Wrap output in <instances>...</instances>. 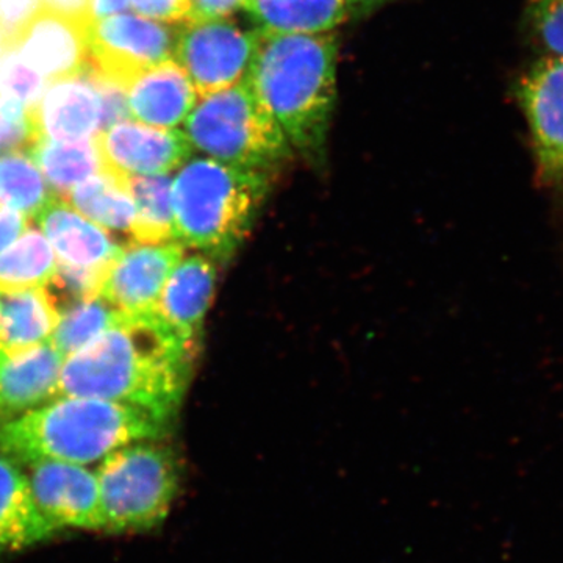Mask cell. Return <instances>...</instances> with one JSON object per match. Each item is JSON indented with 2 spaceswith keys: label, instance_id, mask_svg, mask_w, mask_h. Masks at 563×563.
Returning a JSON list of instances; mask_svg holds the SVG:
<instances>
[{
  "label": "cell",
  "instance_id": "33",
  "mask_svg": "<svg viewBox=\"0 0 563 563\" xmlns=\"http://www.w3.org/2000/svg\"><path fill=\"white\" fill-rule=\"evenodd\" d=\"M132 9L151 20L184 24L190 0H131Z\"/></svg>",
  "mask_w": 563,
  "mask_h": 563
},
{
  "label": "cell",
  "instance_id": "8",
  "mask_svg": "<svg viewBox=\"0 0 563 563\" xmlns=\"http://www.w3.org/2000/svg\"><path fill=\"white\" fill-rule=\"evenodd\" d=\"M176 24L140 14H117L87 27L90 69L103 79L128 87L141 70L173 60Z\"/></svg>",
  "mask_w": 563,
  "mask_h": 563
},
{
  "label": "cell",
  "instance_id": "3",
  "mask_svg": "<svg viewBox=\"0 0 563 563\" xmlns=\"http://www.w3.org/2000/svg\"><path fill=\"white\" fill-rule=\"evenodd\" d=\"M172 428L129 404L58 396L0 424V455L20 465L55 461L87 466L125 444L165 439Z\"/></svg>",
  "mask_w": 563,
  "mask_h": 563
},
{
  "label": "cell",
  "instance_id": "27",
  "mask_svg": "<svg viewBox=\"0 0 563 563\" xmlns=\"http://www.w3.org/2000/svg\"><path fill=\"white\" fill-rule=\"evenodd\" d=\"M54 192L27 152L0 155V207L36 218Z\"/></svg>",
  "mask_w": 563,
  "mask_h": 563
},
{
  "label": "cell",
  "instance_id": "34",
  "mask_svg": "<svg viewBox=\"0 0 563 563\" xmlns=\"http://www.w3.org/2000/svg\"><path fill=\"white\" fill-rule=\"evenodd\" d=\"M244 5L246 0H190L185 22L228 20Z\"/></svg>",
  "mask_w": 563,
  "mask_h": 563
},
{
  "label": "cell",
  "instance_id": "22",
  "mask_svg": "<svg viewBox=\"0 0 563 563\" xmlns=\"http://www.w3.org/2000/svg\"><path fill=\"white\" fill-rule=\"evenodd\" d=\"M66 202L107 232L132 233L135 202L129 176L102 172L92 174L65 196Z\"/></svg>",
  "mask_w": 563,
  "mask_h": 563
},
{
  "label": "cell",
  "instance_id": "5",
  "mask_svg": "<svg viewBox=\"0 0 563 563\" xmlns=\"http://www.w3.org/2000/svg\"><path fill=\"white\" fill-rule=\"evenodd\" d=\"M192 151L235 168L274 176L291 146L246 80L198 99L184 122Z\"/></svg>",
  "mask_w": 563,
  "mask_h": 563
},
{
  "label": "cell",
  "instance_id": "10",
  "mask_svg": "<svg viewBox=\"0 0 563 563\" xmlns=\"http://www.w3.org/2000/svg\"><path fill=\"white\" fill-rule=\"evenodd\" d=\"M540 180L563 187V58L544 55L518 85Z\"/></svg>",
  "mask_w": 563,
  "mask_h": 563
},
{
  "label": "cell",
  "instance_id": "36",
  "mask_svg": "<svg viewBox=\"0 0 563 563\" xmlns=\"http://www.w3.org/2000/svg\"><path fill=\"white\" fill-rule=\"evenodd\" d=\"M44 10L62 14L81 24H90V0H41Z\"/></svg>",
  "mask_w": 563,
  "mask_h": 563
},
{
  "label": "cell",
  "instance_id": "23",
  "mask_svg": "<svg viewBox=\"0 0 563 563\" xmlns=\"http://www.w3.org/2000/svg\"><path fill=\"white\" fill-rule=\"evenodd\" d=\"M27 154L38 166L51 191L58 198H65L80 181L103 169L95 140L66 143L40 139Z\"/></svg>",
  "mask_w": 563,
  "mask_h": 563
},
{
  "label": "cell",
  "instance_id": "32",
  "mask_svg": "<svg viewBox=\"0 0 563 563\" xmlns=\"http://www.w3.org/2000/svg\"><path fill=\"white\" fill-rule=\"evenodd\" d=\"M91 74L95 77L96 85H98L99 96H101V132H103L110 129L111 125L131 117L128 91H125V87L117 84V81L103 79L92 70Z\"/></svg>",
  "mask_w": 563,
  "mask_h": 563
},
{
  "label": "cell",
  "instance_id": "25",
  "mask_svg": "<svg viewBox=\"0 0 563 563\" xmlns=\"http://www.w3.org/2000/svg\"><path fill=\"white\" fill-rule=\"evenodd\" d=\"M135 220L132 225V242L158 244L177 242L174 228L173 177L161 176L129 177Z\"/></svg>",
  "mask_w": 563,
  "mask_h": 563
},
{
  "label": "cell",
  "instance_id": "35",
  "mask_svg": "<svg viewBox=\"0 0 563 563\" xmlns=\"http://www.w3.org/2000/svg\"><path fill=\"white\" fill-rule=\"evenodd\" d=\"M29 222H31V218L20 211L0 207V252L20 239L22 232L29 228Z\"/></svg>",
  "mask_w": 563,
  "mask_h": 563
},
{
  "label": "cell",
  "instance_id": "1",
  "mask_svg": "<svg viewBox=\"0 0 563 563\" xmlns=\"http://www.w3.org/2000/svg\"><path fill=\"white\" fill-rule=\"evenodd\" d=\"M198 354L157 312L124 313L99 339L65 358L57 398L129 404L174 424Z\"/></svg>",
  "mask_w": 563,
  "mask_h": 563
},
{
  "label": "cell",
  "instance_id": "21",
  "mask_svg": "<svg viewBox=\"0 0 563 563\" xmlns=\"http://www.w3.org/2000/svg\"><path fill=\"white\" fill-rule=\"evenodd\" d=\"M255 29L269 33H325L350 14L347 0H246Z\"/></svg>",
  "mask_w": 563,
  "mask_h": 563
},
{
  "label": "cell",
  "instance_id": "39",
  "mask_svg": "<svg viewBox=\"0 0 563 563\" xmlns=\"http://www.w3.org/2000/svg\"><path fill=\"white\" fill-rule=\"evenodd\" d=\"M7 51L5 36H3L2 29H0V60H2L3 54Z\"/></svg>",
  "mask_w": 563,
  "mask_h": 563
},
{
  "label": "cell",
  "instance_id": "38",
  "mask_svg": "<svg viewBox=\"0 0 563 563\" xmlns=\"http://www.w3.org/2000/svg\"><path fill=\"white\" fill-rule=\"evenodd\" d=\"M387 2V0H347L350 3V13H368L379 7L380 3Z\"/></svg>",
  "mask_w": 563,
  "mask_h": 563
},
{
  "label": "cell",
  "instance_id": "20",
  "mask_svg": "<svg viewBox=\"0 0 563 563\" xmlns=\"http://www.w3.org/2000/svg\"><path fill=\"white\" fill-rule=\"evenodd\" d=\"M60 310L46 287L0 295V354H24L51 343Z\"/></svg>",
  "mask_w": 563,
  "mask_h": 563
},
{
  "label": "cell",
  "instance_id": "26",
  "mask_svg": "<svg viewBox=\"0 0 563 563\" xmlns=\"http://www.w3.org/2000/svg\"><path fill=\"white\" fill-rule=\"evenodd\" d=\"M122 317L124 313L102 296L84 299L62 310L51 344L63 358H68L118 324Z\"/></svg>",
  "mask_w": 563,
  "mask_h": 563
},
{
  "label": "cell",
  "instance_id": "11",
  "mask_svg": "<svg viewBox=\"0 0 563 563\" xmlns=\"http://www.w3.org/2000/svg\"><path fill=\"white\" fill-rule=\"evenodd\" d=\"M179 242L122 247L103 279L101 296L125 314L157 312L163 288L181 258Z\"/></svg>",
  "mask_w": 563,
  "mask_h": 563
},
{
  "label": "cell",
  "instance_id": "16",
  "mask_svg": "<svg viewBox=\"0 0 563 563\" xmlns=\"http://www.w3.org/2000/svg\"><path fill=\"white\" fill-rule=\"evenodd\" d=\"M218 263L201 252L184 255L163 288L157 313L188 346L201 350L202 328L214 290Z\"/></svg>",
  "mask_w": 563,
  "mask_h": 563
},
{
  "label": "cell",
  "instance_id": "28",
  "mask_svg": "<svg viewBox=\"0 0 563 563\" xmlns=\"http://www.w3.org/2000/svg\"><path fill=\"white\" fill-rule=\"evenodd\" d=\"M47 81L22 60L16 49H7L0 60V99H9L33 111Z\"/></svg>",
  "mask_w": 563,
  "mask_h": 563
},
{
  "label": "cell",
  "instance_id": "24",
  "mask_svg": "<svg viewBox=\"0 0 563 563\" xmlns=\"http://www.w3.org/2000/svg\"><path fill=\"white\" fill-rule=\"evenodd\" d=\"M57 272L54 250L40 229L29 225L0 252V295L47 287Z\"/></svg>",
  "mask_w": 563,
  "mask_h": 563
},
{
  "label": "cell",
  "instance_id": "12",
  "mask_svg": "<svg viewBox=\"0 0 563 563\" xmlns=\"http://www.w3.org/2000/svg\"><path fill=\"white\" fill-rule=\"evenodd\" d=\"M103 169L124 176H161L179 169L191 157L184 131L121 121L95 139Z\"/></svg>",
  "mask_w": 563,
  "mask_h": 563
},
{
  "label": "cell",
  "instance_id": "4",
  "mask_svg": "<svg viewBox=\"0 0 563 563\" xmlns=\"http://www.w3.org/2000/svg\"><path fill=\"white\" fill-rule=\"evenodd\" d=\"M272 179L213 158H188L173 177L177 242L218 265L228 263L257 221Z\"/></svg>",
  "mask_w": 563,
  "mask_h": 563
},
{
  "label": "cell",
  "instance_id": "19",
  "mask_svg": "<svg viewBox=\"0 0 563 563\" xmlns=\"http://www.w3.org/2000/svg\"><path fill=\"white\" fill-rule=\"evenodd\" d=\"M62 533L40 512L20 463L0 455V555L20 553Z\"/></svg>",
  "mask_w": 563,
  "mask_h": 563
},
{
  "label": "cell",
  "instance_id": "17",
  "mask_svg": "<svg viewBox=\"0 0 563 563\" xmlns=\"http://www.w3.org/2000/svg\"><path fill=\"white\" fill-rule=\"evenodd\" d=\"M129 113L141 124L177 129L198 103V92L176 60L136 74L128 87Z\"/></svg>",
  "mask_w": 563,
  "mask_h": 563
},
{
  "label": "cell",
  "instance_id": "31",
  "mask_svg": "<svg viewBox=\"0 0 563 563\" xmlns=\"http://www.w3.org/2000/svg\"><path fill=\"white\" fill-rule=\"evenodd\" d=\"M40 140L33 117L10 118L0 111V155L10 152H29Z\"/></svg>",
  "mask_w": 563,
  "mask_h": 563
},
{
  "label": "cell",
  "instance_id": "7",
  "mask_svg": "<svg viewBox=\"0 0 563 563\" xmlns=\"http://www.w3.org/2000/svg\"><path fill=\"white\" fill-rule=\"evenodd\" d=\"M257 43V29L244 31L229 20L184 22L177 31L173 60L203 98L246 79Z\"/></svg>",
  "mask_w": 563,
  "mask_h": 563
},
{
  "label": "cell",
  "instance_id": "15",
  "mask_svg": "<svg viewBox=\"0 0 563 563\" xmlns=\"http://www.w3.org/2000/svg\"><path fill=\"white\" fill-rule=\"evenodd\" d=\"M32 117L40 139L95 140L101 133V96L90 66L76 76L51 81Z\"/></svg>",
  "mask_w": 563,
  "mask_h": 563
},
{
  "label": "cell",
  "instance_id": "9",
  "mask_svg": "<svg viewBox=\"0 0 563 563\" xmlns=\"http://www.w3.org/2000/svg\"><path fill=\"white\" fill-rule=\"evenodd\" d=\"M25 472V470H24ZM29 487L36 507L60 531L106 532L98 477L85 465L41 461L29 463Z\"/></svg>",
  "mask_w": 563,
  "mask_h": 563
},
{
  "label": "cell",
  "instance_id": "6",
  "mask_svg": "<svg viewBox=\"0 0 563 563\" xmlns=\"http://www.w3.org/2000/svg\"><path fill=\"white\" fill-rule=\"evenodd\" d=\"M107 533L147 532L165 523L180 488L176 451L162 440L118 448L96 470Z\"/></svg>",
  "mask_w": 563,
  "mask_h": 563
},
{
  "label": "cell",
  "instance_id": "18",
  "mask_svg": "<svg viewBox=\"0 0 563 563\" xmlns=\"http://www.w3.org/2000/svg\"><path fill=\"white\" fill-rule=\"evenodd\" d=\"M63 362L51 343L14 357L0 354V424L57 398Z\"/></svg>",
  "mask_w": 563,
  "mask_h": 563
},
{
  "label": "cell",
  "instance_id": "13",
  "mask_svg": "<svg viewBox=\"0 0 563 563\" xmlns=\"http://www.w3.org/2000/svg\"><path fill=\"white\" fill-rule=\"evenodd\" d=\"M88 25L41 10L21 33L16 49L22 60L47 84L84 73L90 66Z\"/></svg>",
  "mask_w": 563,
  "mask_h": 563
},
{
  "label": "cell",
  "instance_id": "14",
  "mask_svg": "<svg viewBox=\"0 0 563 563\" xmlns=\"http://www.w3.org/2000/svg\"><path fill=\"white\" fill-rule=\"evenodd\" d=\"M35 220L54 250L57 265L66 268L107 276L111 263L122 250L120 244L111 240L109 232L74 210L58 196H52Z\"/></svg>",
  "mask_w": 563,
  "mask_h": 563
},
{
  "label": "cell",
  "instance_id": "29",
  "mask_svg": "<svg viewBox=\"0 0 563 563\" xmlns=\"http://www.w3.org/2000/svg\"><path fill=\"white\" fill-rule=\"evenodd\" d=\"M529 14L547 55L563 58V0H531Z\"/></svg>",
  "mask_w": 563,
  "mask_h": 563
},
{
  "label": "cell",
  "instance_id": "30",
  "mask_svg": "<svg viewBox=\"0 0 563 563\" xmlns=\"http://www.w3.org/2000/svg\"><path fill=\"white\" fill-rule=\"evenodd\" d=\"M41 0H0V29L5 36L7 49L16 44L29 22L40 13Z\"/></svg>",
  "mask_w": 563,
  "mask_h": 563
},
{
  "label": "cell",
  "instance_id": "2",
  "mask_svg": "<svg viewBox=\"0 0 563 563\" xmlns=\"http://www.w3.org/2000/svg\"><path fill=\"white\" fill-rule=\"evenodd\" d=\"M336 41L331 33L258 31L246 80L291 150L317 162L335 107Z\"/></svg>",
  "mask_w": 563,
  "mask_h": 563
},
{
  "label": "cell",
  "instance_id": "37",
  "mask_svg": "<svg viewBox=\"0 0 563 563\" xmlns=\"http://www.w3.org/2000/svg\"><path fill=\"white\" fill-rule=\"evenodd\" d=\"M131 7V0H90V24L92 21L113 16Z\"/></svg>",
  "mask_w": 563,
  "mask_h": 563
}]
</instances>
